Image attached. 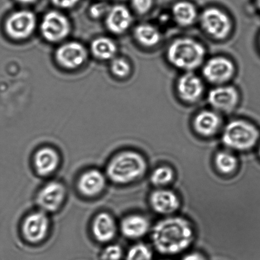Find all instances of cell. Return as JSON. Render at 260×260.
<instances>
[{
  "label": "cell",
  "instance_id": "cell-5",
  "mask_svg": "<svg viewBox=\"0 0 260 260\" xmlns=\"http://www.w3.org/2000/svg\"><path fill=\"white\" fill-rule=\"evenodd\" d=\"M201 27L213 39L222 40L231 34L233 24L226 13L217 7H208L199 17Z\"/></svg>",
  "mask_w": 260,
  "mask_h": 260
},
{
  "label": "cell",
  "instance_id": "cell-31",
  "mask_svg": "<svg viewBox=\"0 0 260 260\" xmlns=\"http://www.w3.org/2000/svg\"><path fill=\"white\" fill-rule=\"evenodd\" d=\"M53 4L62 9H70L75 7L80 0H52Z\"/></svg>",
  "mask_w": 260,
  "mask_h": 260
},
{
  "label": "cell",
  "instance_id": "cell-34",
  "mask_svg": "<svg viewBox=\"0 0 260 260\" xmlns=\"http://www.w3.org/2000/svg\"><path fill=\"white\" fill-rule=\"evenodd\" d=\"M254 3H255L256 7L260 12V0H254Z\"/></svg>",
  "mask_w": 260,
  "mask_h": 260
},
{
  "label": "cell",
  "instance_id": "cell-18",
  "mask_svg": "<svg viewBox=\"0 0 260 260\" xmlns=\"http://www.w3.org/2000/svg\"><path fill=\"white\" fill-rule=\"evenodd\" d=\"M133 22V17L128 9L124 5H115L107 14L106 25L110 32L121 34L128 30Z\"/></svg>",
  "mask_w": 260,
  "mask_h": 260
},
{
  "label": "cell",
  "instance_id": "cell-17",
  "mask_svg": "<svg viewBox=\"0 0 260 260\" xmlns=\"http://www.w3.org/2000/svg\"><path fill=\"white\" fill-rule=\"evenodd\" d=\"M221 126V119L215 111H201L196 114L193 121L195 131L204 137L214 136Z\"/></svg>",
  "mask_w": 260,
  "mask_h": 260
},
{
  "label": "cell",
  "instance_id": "cell-36",
  "mask_svg": "<svg viewBox=\"0 0 260 260\" xmlns=\"http://www.w3.org/2000/svg\"><path fill=\"white\" fill-rule=\"evenodd\" d=\"M259 48H260V35H259Z\"/></svg>",
  "mask_w": 260,
  "mask_h": 260
},
{
  "label": "cell",
  "instance_id": "cell-3",
  "mask_svg": "<svg viewBox=\"0 0 260 260\" xmlns=\"http://www.w3.org/2000/svg\"><path fill=\"white\" fill-rule=\"evenodd\" d=\"M205 55V47L189 38H180L173 41L167 52V60L171 65L185 72H192L200 67Z\"/></svg>",
  "mask_w": 260,
  "mask_h": 260
},
{
  "label": "cell",
  "instance_id": "cell-32",
  "mask_svg": "<svg viewBox=\"0 0 260 260\" xmlns=\"http://www.w3.org/2000/svg\"><path fill=\"white\" fill-rule=\"evenodd\" d=\"M181 260H206L202 254L194 252L186 254Z\"/></svg>",
  "mask_w": 260,
  "mask_h": 260
},
{
  "label": "cell",
  "instance_id": "cell-30",
  "mask_svg": "<svg viewBox=\"0 0 260 260\" xmlns=\"http://www.w3.org/2000/svg\"><path fill=\"white\" fill-rule=\"evenodd\" d=\"M109 7L106 4H98L93 5L90 9V14L94 18H99L103 15L108 14L109 11Z\"/></svg>",
  "mask_w": 260,
  "mask_h": 260
},
{
  "label": "cell",
  "instance_id": "cell-2",
  "mask_svg": "<svg viewBox=\"0 0 260 260\" xmlns=\"http://www.w3.org/2000/svg\"><path fill=\"white\" fill-rule=\"evenodd\" d=\"M147 164L139 153L124 151L116 154L108 163L106 175L116 184L125 185L143 177L147 171Z\"/></svg>",
  "mask_w": 260,
  "mask_h": 260
},
{
  "label": "cell",
  "instance_id": "cell-13",
  "mask_svg": "<svg viewBox=\"0 0 260 260\" xmlns=\"http://www.w3.org/2000/svg\"><path fill=\"white\" fill-rule=\"evenodd\" d=\"M56 60L62 67L75 69L85 62L87 52L83 45L77 42L66 43L57 50Z\"/></svg>",
  "mask_w": 260,
  "mask_h": 260
},
{
  "label": "cell",
  "instance_id": "cell-20",
  "mask_svg": "<svg viewBox=\"0 0 260 260\" xmlns=\"http://www.w3.org/2000/svg\"><path fill=\"white\" fill-rule=\"evenodd\" d=\"M121 233L126 238L138 239L143 238L150 229V222L147 218L140 215L126 216L121 221Z\"/></svg>",
  "mask_w": 260,
  "mask_h": 260
},
{
  "label": "cell",
  "instance_id": "cell-28",
  "mask_svg": "<svg viewBox=\"0 0 260 260\" xmlns=\"http://www.w3.org/2000/svg\"><path fill=\"white\" fill-rule=\"evenodd\" d=\"M123 254V249L120 246L111 244L104 249L101 254V260H121Z\"/></svg>",
  "mask_w": 260,
  "mask_h": 260
},
{
  "label": "cell",
  "instance_id": "cell-1",
  "mask_svg": "<svg viewBox=\"0 0 260 260\" xmlns=\"http://www.w3.org/2000/svg\"><path fill=\"white\" fill-rule=\"evenodd\" d=\"M194 240L192 225L186 219L170 216L158 221L152 228L151 241L155 250L163 255L182 253Z\"/></svg>",
  "mask_w": 260,
  "mask_h": 260
},
{
  "label": "cell",
  "instance_id": "cell-33",
  "mask_svg": "<svg viewBox=\"0 0 260 260\" xmlns=\"http://www.w3.org/2000/svg\"><path fill=\"white\" fill-rule=\"evenodd\" d=\"M16 1L22 4L28 5L33 4L37 0H16Z\"/></svg>",
  "mask_w": 260,
  "mask_h": 260
},
{
  "label": "cell",
  "instance_id": "cell-9",
  "mask_svg": "<svg viewBox=\"0 0 260 260\" xmlns=\"http://www.w3.org/2000/svg\"><path fill=\"white\" fill-rule=\"evenodd\" d=\"M208 101L215 111L230 113L238 105L239 94L233 86L218 85L209 93Z\"/></svg>",
  "mask_w": 260,
  "mask_h": 260
},
{
  "label": "cell",
  "instance_id": "cell-11",
  "mask_svg": "<svg viewBox=\"0 0 260 260\" xmlns=\"http://www.w3.org/2000/svg\"><path fill=\"white\" fill-rule=\"evenodd\" d=\"M66 196V188L62 183L55 181L50 182L38 192L37 205L44 212H55L62 206Z\"/></svg>",
  "mask_w": 260,
  "mask_h": 260
},
{
  "label": "cell",
  "instance_id": "cell-8",
  "mask_svg": "<svg viewBox=\"0 0 260 260\" xmlns=\"http://www.w3.org/2000/svg\"><path fill=\"white\" fill-rule=\"evenodd\" d=\"M71 24L68 18L61 13L52 11L43 17L41 32L45 40L50 42H58L70 34Z\"/></svg>",
  "mask_w": 260,
  "mask_h": 260
},
{
  "label": "cell",
  "instance_id": "cell-10",
  "mask_svg": "<svg viewBox=\"0 0 260 260\" xmlns=\"http://www.w3.org/2000/svg\"><path fill=\"white\" fill-rule=\"evenodd\" d=\"M49 219L43 211H35L27 215L22 226L23 236L30 243H40L49 230Z\"/></svg>",
  "mask_w": 260,
  "mask_h": 260
},
{
  "label": "cell",
  "instance_id": "cell-16",
  "mask_svg": "<svg viewBox=\"0 0 260 260\" xmlns=\"http://www.w3.org/2000/svg\"><path fill=\"white\" fill-rule=\"evenodd\" d=\"M91 231L96 241L102 243H109L116 235L115 220L110 214L106 212L99 213L94 218Z\"/></svg>",
  "mask_w": 260,
  "mask_h": 260
},
{
  "label": "cell",
  "instance_id": "cell-6",
  "mask_svg": "<svg viewBox=\"0 0 260 260\" xmlns=\"http://www.w3.org/2000/svg\"><path fill=\"white\" fill-rule=\"evenodd\" d=\"M235 65L233 61L223 56L211 58L203 67V75L208 82L216 86L225 85L233 78Z\"/></svg>",
  "mask_w": 260,
  "mask_h": 260
},
{
  "label": "cell",
  "instance_id": "cell-22",
  "mask_svg": "<svg viewBox=\"0 0 260 260\" xmlns=\"http://www.w3.org/2000/svg\"><path fill=\"white\" fill-rule=\"evenodd\" d=\"M134 37L140 45L145 47H153L159 43L161 35L155 25L142 23L135 27Z\"/></svg>",
  "mask_w": 260,
  "mask_h": 260
},
{
  "label": "cell",
  "instance_id": "cell-24",
  "mask_svg": "<svg viewBox=\"0 0 260 260\" xmlns=\"http://www.w3.org/2000/svg\"><path fill=\"white\" fill-rule=\"evenodd\" d=\"M215 165L218 172L223 175L233 173L238 166V160L232 153L220 151L215 155Z\"/></svg>",
  "mask_w": 260,
  "mask_h": 260
},
{
  "label": "cell",
  "instance_id": "cell-29",
  "mask_svg": "<svg viewBox=\"0 0 260 260\" xmlns=\"http://www.w3.org/2000/svg\"><path fill=\"white\" fill-rule=\"evenodd\" d=\"M131 4L137 14L144 15L151 10L154 0H131Z\"/></svg>",
  "mask_w": 260,
  "mask_h": 260
},
{
  "label": "cell",
  "instance_id": "cell-27",
  "mask_svg": "<svg viewBox=\"0 0 260 260\" xmlns=\"http://www.w3.org/2000/svg\"><path fill=\"white\" fill-rule=\"evenodd\" d=\"M111 71L118 77L124 78L128 76L131 72V66L124 59L116 58L111 63Z\"/></svg>",
  "mask_w": 260,
  "mask_h": 260
},
{
  "label": "cell",
  "instance_id": "cell-12",
  "mask_svg": "<svg viewBox=\"0 0 260 260\" xmlns=\"http://www.w3.org/2000/svg\"><path fill=\"white\" fill-rule=\"evenodd\" d=\"M178 96L183 101L193 103L200 100L205 91L203 81L192 72H185L177 82Z\"/></svg>",
  "mask_w": 260,
  "mask_h": 260
},
{
  "label": "cell",
  "instance_id": "cell-7",
  "mask_svg": "<svg viewBox=\"0 0 260 260\" xmlns=\"http://www.w3.org/2000/svg\"><path fill=\"white\" fill-rule=\"evenodd\" d=\"M37 18L29 10L15 12L7 18L5 24V32L15 40H24L34 32Z\"/></svg>",
  "mask_w": 260,
  "mask_h": 260
},
{
  "label": "cell",
  "instance_id": "cell-19",
  "mask_svg": "<svg viewBox=\"0 0 260 260\" xmlns=\"http://www.w3.org/2000/svg\"><path fill=\"white\" fill-rule=\"evenodd\" d=\"M60 163L59 155L50 147H43L38 150L34 157V165L38 175L45 177L57 170Z\"/></svg>",
  "mask_w": 260,
  "mask_h": 260
},
{
  "label": "cell",
  "instance_id": "cell-26",
  "mask_svg": "<svg viewBox=\"0 0 260 260\" xmlns=\"http://www.w3.org/2000/svg\"><path fill=\"white\" fill-rule=\"evenodd\" d=\"M152 252L145 244H135L126 254L125 260H152Z\"/></svg>",
  "mask_w": 260,
  "mask_h": 260
},
{
  "label": "cell",
  "instance_id": "cell-25",
  "mask_svg": "<svg viewBox=\"0 0 260 260\" xmlns=\"http://www.w3.org/2000/svg\"><path fill=\"white\" fill-rule=\"evenodd\" d=\"M174 175V171L172 168L164 165L153 170L150 175V181L155 187L161 188L173 182Z\"/></svg>",
  "mask_w": 260,
  "mask_h": 260
},
{
  "label": "cell",
  "instance_id": "cell-4",
  "mask_svg": "<svg viewBox=\"0 0 260 260\" xmlns=\"http://www.w3.org/2000/svg\"><path fill=\"white\" fill-rule=\"evenodd\" d=\"M259 131L254 124L244 120L229 122L223 130L222 142L228 149L237 151H248L258 142Z\"/></svg>",
  "mask_w": 260,
  "mask_h": 260
},
{
  "label": "cell",
  "instance_id": "cell-14",
  "mask_svg": "<svg viewBox=\"0 0 260 260\" xmlns=\"http://www.w3.org/2000/svg\"><path fill=\"white\" fill-rule=\"evenodd\" d=\"M150 205L155 213L161 215H171L180 208L179 198L173 191L158 188L153 191L149 197Z\"/></svg>",
  "mask_w": 260,
  "mask_h": 260
},
{
  "label": "cell",
  "instance_id": "cell-23",
  "mask_svg": "<svg viewBox=\"0 0 260 260\" xmlns=\"http://www.w3.org/2000/svg\"><path fill=\"white\" fill-rule=\"evenodd\" d=\"M91 50L93 54L99 60H108L116 55L117 47L110 38L100 37L93 41Z\"/></svg>",
  "mask_w": 260,
  "mask_h": 260
},
{
  "label": "cell",
  "instance_id": "cell-15",
  "mask_svg": "<svg viewBox=\"0 0 260 260\" xmlns=\"http://www.w3.org/2000/svg\"><path fill=\"white\" fill-rule=\"evenodd\" d=\"M106 178L100 170L93 169L83 172L79 178L78 188L82 195L88 197H95L105 188Z\"/></svg>",
  "mask_w": 260,
  "mask_h": 260
},
{
  "label": "cell",
  "instance_id": "cell-21",
  "mask_svg": "<svg viewBox=\"0 0 260 260\" xmlns=\"http://www.w3.org/2000/svg\"><path fill=\"white\" fill-rule=\"evenodd\" d=\"M172 15L174 21L180 26L192 25L198 17L197 9L189 2L179 1L173 5Z\"/></svg>",
  "mask_w": 260,
  "mask_h": 260
},
{
  "label": "cell",
  "instance_id": "cell-35",
  "mask_svg": "<svg viewBox=\"0 0 260 260\" xmlns=\"http://www.w3.org/2000/svg\"><path fill=\"white\" fill-rule=\"evenodd\" d=\"M258 154H259V156L260 157V145H259V149H258Z\"/></svg>",
  "mask_w": 260,
  "mask_h": 260
}]
</instances>
